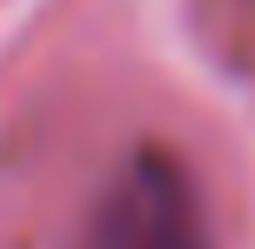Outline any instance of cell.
Returning a JSON list of instances; mask_svg holds the SVG:
<instances>
[{
    "label": "cell",
    "instance_id": "obj_1",
    "mask_svg": "<svg viewBox=\"0 0 255 249\" xmlns=\"http://www.w3.org/2000/svg\"><path fill=\"white\" fill-rule=\"evenodd\" d=\"M74 249H215V223L195 169L175 148H128L108 189L94 196Z\"/></svg>",
    "mask_w": 255,
    "mask_h": 249
}]
</instances>
